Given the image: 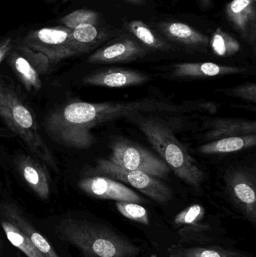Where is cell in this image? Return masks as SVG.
Listing matches in <instances>:
<instances>
[{
    "mask_svg": "<svg viewBox=\"0 0 256 257\" xmlns=\"http://www.w3.org/2000/svg\"><path fill=\"white\" fill-rule=\"evenodd\" d=\"M225 94L245 99L249 102H256V85L255 83H247L237 87L222 90Z\"/></svg>",
    "mask_w": 256,
    "mask_h": 257,
    "instance_id": "obj_28",
    "label": "cell"
},
{
    "mask_svg": "<svg viewBox=\"0 0 256 257\" xmlns=\"http://www.w3.org/2000/svg\"><path fill=\"white\" fill-rule=\"evenodd\" d=\"M0 215L18 226L45 257H60L49 241L29 221L19 207L12 202L0 203Z\"/></svg>",
    "mask_w": 256,
    "mask_h": 257,
    "instance_id": "obj_13",
    "label": "cell"
},
{
    "mask_svg": "<svg viewBox=\"0 0 256 257\" xmlns=\"http://www.w3.org/2000/svg\"><path fill=\"white\" fill-rule=\"evenodd\" d=\"M208 133L206 139L210 141L231 137L256 134L255 120L237 118H218L207 123Z\"/></svg>",
    "mask_w": 256,
    "mask_h": 257,
    "instance_id": "obj_17",
    "label": "cell"
},
{
    "mask_svg": "<svg viewBox=\"0 0 256 257\" xmlns=\"http://www.w3.org/2000/svg\"><path fill=\"white\" fill-rule=\"evenodd\" d=\"M204 215V208L200 205H192L180 211L174 217V223L178 225L198 224Z\"/></svg>",
    "mask_w": 256,
    "mask_h": 257,
    "instance_id": "obj_27",
    "label": "cell"
},
{
    "mask_svg": "<svg viewBox=\"0 0 256 257\" xmlns=\"http://www.w3.org/2000/svg\"><path fill=\"white\" fill-rule=\"evenodd\" d=\"M71 33L72 30L66 27L42 28L30 33L21 44L47 56L51 63H58L75 56L71 46Z\"/></svg>",
    "mask_w": 256,
    "mask_h": 257,
    "instance_id": "obj_6",
    "label": "cell"
},
{
    "mask_svg": "<svg viewBox=\"0 0 256 257\" xmlns=\"http://www.w3.org/2000/svg\"><path fill=\"white\" fill-rule=\"evenodd\" d=\"M16 163L20 173L33 191L42 200H48L51 195V183L46 168L26 154L20 155Z\"/></svg>",
    "mask_w": 256,
    "mask_h": 257,
    "instance_id": "obj_14",
    "label": "cell"
},
{
    "mask_svg": "<svg viewBox=\"0 0 256 257\" xmlns=\"http://www.w3.org/2000/svg\"><path fill=\"white\" fill-rule=\"evenodd\" d=\"M168 251L169 257H248L242 252L218 247L172 246Z\"/></svg>",
    "mask_w": 256,
    "mask_h": 257,
    "instance_id": "obj_21",
    "label": "cell"
},
{
    "mask_svg": "<svg viewBox=\"0 0 256 257\" xmlns=\"http://www.w3.org/2000/svg\"><path fill=\"white\" fill-rule=\"evenodd\" d=\"M17 50L28 60L29 63L36 69L39 75L48 73L51 67V62L47 56L33 51L21 43L18 45Z\"/></svg>",
    "mask_w": 256,
    "mask_h": 257,
    "instance_id": "obj_26",
    "label": "cell"
},
{
    "mask_svg": "<svg viewBox=\"0 0 256 257\" xmlns=\"http://www.w3.org/2000/svg\"><path fill=\"white\" fill-rule=\"evenodd\" d=\"M150 80L148 75L123 68H108L89 74L83 78L84 84L98 87L120 88L139 85Z\"/></svg>",
    "mask_w": 256,
    "mask_h": 257,
    "instance_id": "obj_11",
    "label": "cell"
},
{
    "mask_svg": "<svg viewBox=\"0 0 256 257\" xmlns=\"http://www.w3.org/2000/svg\"><path fill=\"white\" fill-rule=\"evenodd\" d=\"M226 191L233 204L252 224L256 223L255 183L249 172L233 169L225 176Z\"/></svg>",
    "mask_w": 256,
    "mask_h": 257,
    "instance_id": "obj_7",
    "label": "cell"
},
{
    "mask_svg": "<svg viewBox=\"0 0 256 257\" xmlns=\"http://www.w3.org/2000/svg\"><path fill=\"white\" fill-rule=\"evenodd\" d=\"M57 232L84 257H136L140 253L138 246L105 225L66 218L57 225Z\"/></svg>",
    "mask_w": 256,
    "mask_h": 257,
    "instance_id": "obj_1",
    "label": "cell"
},
{
    "mask_svg": "<svg viewBox=\"0 0 256 257\" xmlns=\"http://www.w3.org/2000/svg\"><path fill=\"white\" fill-rule=\"evenodd\" d=\"M198 2L204 9H209L212 6V0H198Z\"/></svg>",
    "mask_w": 256,
    "mask_h": 257,
    "instance_id": "obj_30",
    "label": "cell"
},
{
    "mask_svg": "<svg viewBox=\"0 0 256 257\" xmlns=\"http://www.w3.org/2000/svg\"><path fill=\"white\" fill-rule=\"evenodd\" d=\"M12 48H13V42L12 39H5L0 42V63L12 51Z\"/></svg>",
    "mask_w": 256,
    "mask_h": 257,
    "instance_id": "obj_29",
    "label": "cell"
},
{
    "mask_svg": "<svg viewBox=\"0 0 256 257\" xmlns=\"http://www.w3.org/2000/svg\"><path fill=\"white\" fill-rule=\"evenodd\" d=\"M246 68L223 66L210 62L180 63L173 66L172 76L177 78H208L243 73Z\"/></svg>",
    "mask_w": 256,
    "mask_h": 257,
    "instance_id": "obj_16",
    "label": "cell"
},
{
    "mask_svg": "<svg viewBox=\"0 0 256 257\" xmlns=\"http://www.w3.org/2000/svg\"><path fill=\"white\" fill-rule=\"evenodd\" d=\"M256 145V134L246 136H231L212 141L201 145L199 151L201 154H222L236 152L252 148Z\"/></svg>",
    "mask_w": 256,
    "mask_h": 257,
    "instance_id": "obj_18",
    "label": "cell"
},
{
    "mask_svg": "<svg viewBox=\"0 0 256 257\" xmlns=\"http://www.w3.org/2000/svg\"><path fill=\"white\" fill-rule=\"evenodd\" d=\"M0 117L25 142L34 157L57 170V162L42 137L31 108L14 84L3 77H0Z\"/></svg>",
    "mask_w": 256,
    "mask_h": 257,
    "instance_id": "obj_3",
    "label": "cell"
},
{
    "mask_svg": "<svg viewBox=\"0 0 256 257\" xmlns=\"http://www.w3.org/2000/svg\"><path fill=\"white\" fill-rule=\"evenodd\" d=\"M0 225L9 241L28 257H45L35 247L28 237L12 222L0 215Z\"/></svg>",
    "mask_w": 256,
    "mask_h": 257,
    "instance_id": "obj_22",
    "label": "cell"
},
{
    "mask_svg": "<svg viewBox=\"0 0 256 257\" xmlns=\"http://www.w3.org/2000/svg\"><path fill=\"white\" fill-rule=\"evenodd\" d=\"M126 1L129 2V3H132L134 5H145L147 3L146 0H126Z\"/></svg>",
    "mask_w": 256,
    "mask_h": 257,
    "instance_id": "obj_31",
    "label": "cell"
},
{
    "mask_svg": "<svg viewBox=\"0 0 256 257\" xmlns=\"http://www.w3.org/2000/svg\"><path fill=\"white\" fill-rule=\"evenodd\" d=\"M150 50L130 36H123L99 48L87 59L92 64L128 63L143 58Z\"/></svg>",
    "mask_w": 256,
    "mask_h": 257,
    "instance_id": "obj_8",
    "label": "cell"
},
{
    "mask_svg": "<svg viewBox=\"0 0 256 257\" xmlns=\"http://www.w3.org/2000/svg\"><path fill=\"white\" fill-rule=\"evenodd\" d=\"M99 19L100 18L97 12L81 9L75 11L62 18L61 23L65 27L72 30L82 24H99Z\"/></svg>",
    "mask_w": 256,
    "mask_h": 257,
    "instance_id": "obj_25",
    "label": "cell"
},
{
    "mask_svg": "<svg viewBox=\"0 0 256 257\" xmlns=\"http://www.w3.org/2000/svg\"><path fill=\"white\" fill-rule=\"evenodd\" d=\"M111 148L110 161L128 170L145 172L155 178H163L171 171L162 159L127 139L117 138Z\"/></svg>",
    "mask_w": 256,
    "mask_h": 257,
    "instance_id": "obj_5",
    "label": "cell"
},
{
    "mask_svg": "<svg viewBox=\"0 0 256 257\" xmlns=\"http://www.w3.org/2000/svg\"><path fill=\"white\" fill-rule=\"evenodd\" d=\"M130 118L177 177L189 186L200 187L205 178L204 172L163 120L152 116L141 117L140 114Z\"/></svg>",
    "mask_w": 256,
    "mask_h": 257,
    "instance_id": "obj_2",
    "label": "cell"
},
{
    "mask_svg": "<svg viewBox=\"0 0 256 257\" xmlns=\"http://www.w3.org/2000/svg\"><path fill=\"white\" fill-rule=\"evenodd\" d=\"M209 44L215 55L218 57H230L237 54L240 50V43L222 28L216 29Z\"/></svg>",
    "mask_w": 256,
    "mask_h": 257,
    "instance_id": "obj_23",
    "label": "cell"
},
{
    "mask_svg": "<svg viewBox=\"0 0 256 257\" xmlns=\"http://www.w3.org/2000/svg\"><path fill=\"white\" fill-rule=\"evenodd\" d=\"M116 208L123 217L129 220L145 226L150 224V218L147 209L139 204L129 202H117Z\"/></svg>",
    "mask_w": 256,
    "mask_h": 257,
    "instance_id": "obj_24",
    "label": "cell"
},
{
    "mask_svg": "<svg viewBox=\"0 0 256 257\" xmlns=\"http://www.w3.org/2000/svg\"><path fill=\"white\" fill-rule=\"evenodd\" d=\"M80 189L92 197L117 202L145 203L144 198L117 180L105 176L84 178L78 183Z\"/></svg>",
    "mask_w": 256,
    "mask_h": 257,
    "instance_id": "obj_9",
    "label": "cell"
},
{
    "mask_svg": "<svg viewBox=\"0 0 256 257\" xmlns=\"http://www.w3.org/2000/svg\"><path fill=\"white\" fill-rule=\"evenodd\" d=\"M156 31L167 40L195 51H204L208 46L209 38L187 24L180 22H161L155 25Z\"/></svg>",
    "mask_w": 256,
    "mask_h": 257,
    "instance_id": "obj_12",
    "label": "cell"
},
{
    "mask_svg": "<svg viewBox=\"0 0 256 257\" xmlns=\"http://www.w3.org/2000/svg\"><path fill=\"white\" fill-rule=\"evenodd\" d=\"M225 15L231 25L255 49L256 0H232L225 6Z\"/></svg>",
    "mask_w": 256,
    "mask_h": 257,
    "instance_id": "obj_10",
    "label": "cell"
},
{
    "mask_svg": "<svg viewBox=\"0 0 256 257\" xmlns=\"http://www.w3.org/2000/svg\"><path fill=\"white\" fill-rule=\"evenodd\" d=\"M123 24L125 28L149 50L168 51L174 49L171 44L168 43L162 36L155 33L143 21H124Z\"/></svg>",
    "mask_w": 256,
    "mask_h": 257,
    "instance_id": "obj_20",
    "label": "cell"
},
{
    "mask_svg": "<svg viewBox=\"0 0 256 257\" xmlns=\"http://www.w3.org/2000/svg\"><path fill=\"white\" fill-rule=\"evenodd\" d=\"M50 1H56V0H50Z\"/></svg>",
    "mask_w": 256,
    "mask_h": 257,
    "instance_id": "obj_33",
    "label": "cell"
},
{
    "mask_svg": "<svg viewBox=\"0 0 256 257\" xmlns=\"http://www.w3.org/2000/svg\"><path fill=\"white\" fill-rule=\"evenodd\" d=\"M3 246H4V244H3V241H2V239H0V253L3 252Z\"/></svg>",
    "mask_w": 256,
    "mask_h": 257,
    "instance_id": "obj_32",
    "label": "cell"
},
{
    "mask_svg": "<svg viewBox=\"0 0 256 257\" xmlns=\"http://www.w3.org/2000/svg\"><path fill=\"white\" fill-rule=\"evenodd\" d=\"M108 30L99 24L78 26L71 33V46L75 56L86 54L100 46L109 38Z\"/></svg>",
    "mask_w": 256,
    "mask_h": 257,
    "instance_id": "obj_15",
    "label": "cell"
},
{
    "mask_svg": "<svg viewBox=\"0 0 256 257\" xmlns=\"http://www.w3.org/2000/svg\"><path fill=\"white\" fill-rule=\"evenodd\" d=\"M9 63L27 91L38 92L42 88L40 75L18 50L9 52Z\"/></svg>",
    "mask_w": 256,
    "mask_h": 257,
    "instance_id": "obj_19",
    "label": "cell"
},
{
    "mask_svg": "<svg viewBox=\"0 0 256 257\" xmlns=\"http://www.w3.org/2000/svg\"><path fill=\"white\" fill-rule=\"evenodd\" d=\"M93 172L98 176L108 177L130 184L134 188L161 205H165L172 199V190L157 178L140 171L128 170L107 159L98 160Z\"/></svg>",
    "mask_w": 256,
    "mask_h": 257,
    "instance_id": "obj_4",
    "label": "cell"
}]
</instances>
